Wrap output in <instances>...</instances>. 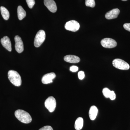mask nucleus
<instances>
[{
    "label": "nucleus",
    "mask_w": 130,
    "mask_h": 130,
    "mask_svg": "<svg viewBox=\"0 0 130 130\" xmlns=\"http://www.w3.org/2000/svg\"><path fill=\"white\" fill-rule=\"evenodd\" d=\"M15 115L17 119L22 123L28 124L32 121V118L30 115L24 110H16L15 112Z\"/></svg>",
    "instance_id": "1"
},
{
    "label": "nucleus",
    "mask_w": 130,
    "mask_h": 130,
    "mask_svg": "<svg viewBox=\"0 0 130 130\" xmlns=\"http://www.w3.org/2000/svg\"><path fill=\"white\" fill-rule=\"evenodd\" d=\"M8 76L10 82L15 86H19L21 85V76L16 71L13 70L9 71L8 73Z\"/></svg>",
    "instance_id": "2"
},
{
    "label": "nucleus",
    "mask_w": 130,
    "mask_h": 130,
    "mask_svg": "<svg viewBox=\"0 0 130 130\" xmlns=\"http://www.w3.org/2000/svg\"><path fill=\"white\" fill-rule=\"evenodd\" d=\"M46 38V33L43 30H40L36 35L34 40V46L36 47H38L43 43Z\"/></svg>",
    "instance_id": "3"
},
{
    "label": "nucleus",
    "mask_w": 130,
    "mask_h": 130,
    "mask_svg": "<svg viewBox=\"0 0 130 130\" xmlns=\"http://www.w3.org/2000/svg\"><path fill=\"white\" fill-rule=\"evenodd\" d=\"M112 64L115 67L119 70H126L130 68L129 65L121 59H116L114 60Z\"/></svg>",
    "instance_id": "4"
},
{
    "label": "nucleus",
    "mask_w": 130,
    "mask_h": 130,
    "mask_svg": "<svg viewBox=\"0 0 130 130\" xmlns=\"http://www.w3.org/2000/svg\"><path fill=\"white\" fill-rule=\"evenodd\" d=\"M65 28L67 30L76 32L79 29L80 25L77 21L75 20H71L66 23Z\"/></svg>",
    "instance_id": "5"
},
{
    "label": "nucleus",
    "mask_w": 130,
    "mask_h": 130,
    "mask_svg": "<svg viewBox=\"0 0 130 130\" xmlns=\"http://www.w3.org/2000/svg\"><path fill=\"white\" fill-rule=\"evenodd\" d=\"M45 106L50 112H53L56 107L55 98L53 96H50L47 98L45 102Z\"/></svg>",
    "instance_id": "6"
},
{
    "label": "nucleus",
    "mask_w": 130,
    "mask_h": 130,
    "mask_svg": "<svg viewBox=\"0 0 130 130\" xmlns=\"http://www.w3.org/2000/svg\"><path fill=\"white\" fill-rule=\"evenodd\" d=\"M101 44L103 47L107 48H112L117 46V42L113 39L111 38H105L101 42Z\"/></svg>",
    "instance_id": "7"
},
{
    "label": "nucleus",
    "mask_w": 130,
    "mask_h": 130,
    "mask_svg": "<svg viewBox=\"0 0 130 130\" xmlns=\"http://www.w3.org/2000/svg\"><path fill=\"white\" fill-rule=\"evenodd\" d=\"M15 49L16 51L19 53H22L24 51V44L21 38L18 36H16L14 37Z\"/></svg>",
    "instance_id": "8"
},
{
    "label": "nucleus",
    "mask_w": 130,
    "mask_h": 130,
    "mask_svg": "<svg viewBox=\"0 0 130 130\" xmlns=\"http://www.w3.org/2000/svg\"><path fill=\"white\" fill-rule=\"evenodd\" d=\"M44 5L51 12H56L57 8L56 3L54 0H44Z\"/></svg>",
    "instance_id": "9"
},
{
    "label": "nucleus",
    "mask_w": 130,
    "mask_h": 130,
    "mask_svg": "<svg viewBox=\"0 0 130 130\" xmlns=\"http://www.w3.org/2000/svg\"><path fill=\"white\" fill-rule=\"evenodd\" d=\"M1 43L3 46L8 51H12L11 43L10 39L8 37L5 36L2 38L1 40Z\"/></svg>",
    "instance_id": "10"
},
{
    "label": "nucleus",
    "mask_w": 130,
    "mask_h": 130,
    "mask_svg": "<svg viewBox=\"0 0 130 130\" xmlns=\"http://www.w3.org/2000/svg\"><path fill=\"white\" fill-rule=\"evenodd\" d=\"M56 77V74L54 72H51L45 74L42 79V82L44 84H48L53 82V80Z\"/></svg>",
    "instance_id": "11"
},
{
    "label": "nucleus",
    "mask_w": 130,
    "mask_h": 130,
    "mask_svg": "<svg viewBox=\"0 0 130 130\" xmlns=\"http://www.w3.org/2000/svg\"><path fill=\"white\" fill-rule=\"evenodd\" d=\"M119 9L115 8L107 12L105 14V17L107 19H112L116 18L120 13Z\"/></svg>",
    "instance_id": "12"
},
{
    "label": "nucleus",
    "mask_w": 130,
    "mask_h": 130,
    "mask_svg": "<svg viewBox=\"0 0 130 130\" xmlns=\"http://www.w3.org/2000/svg\"><path fill=\"white\" fill-rule=\"evenodd\" d=\"M64 60L65 61L71 63H77L80 61V59L78 56L74 55H67L65 56Z\"/></svg>",
    "instance_id": "13"
},
{
    "label": "nucleus",
    "mask_w": 130,
    "mask_h": 130,
    "mask_svg": "<svg viewBox=\"0 0 130 130\" xmlns=\"http://www.w3.org/2000/svg\"><path fill=\"white\" fill-rule=\"evenodd\" d=\"M98 110L97 107L95 106L91 107L89 111V116L90 118L92 120L95 119L98 113Z\"/></svg>",
    "instance_id": "14"
},
{
    "label": "nucleus",
    "mask_w": 130,
    "mask_h": 130,
    "mask_svg": "<svg viewBox=\"0 0 130 130\" xmlns=\"http://www.w3.org/2000/svg\"><path fill=\"white\" fill-rule=\"evenodd\" d=\"M17 13L19 19V20H22L26 16V12L21 6H19L17 9Z\"/></svg>",
    "instance_id": "15"
},
{
    "label": "nucleus",
    "mask_w": 130,
    "mask_h": 130,
    "mask_svg": "<svg viewBox=\"0 0 130 130\" xmlns=\"http://www.w3.org/2000/svg\"><path fill=\"white\" fill-rule=\"evenodd\" d=\"M84 120L83 118L79 117L75 121L74 127L76 130H81L83 126Z\"/></svg>",
    "instance_id": "16"
},
{
    "label": "nucleus",
    "mask_w": 130,
    "mask_h": 130,
    "mask_svg": "<svg viewBox=\"0 0 130 130\" xmlns=\"http://www.w3.org/2000/svg\"><path fill=\"white\" fill-rule=\"evenodd\" d=\"M0 11L3 19L5 20H8L9 18V13L7 9L4 7L1 6L0 7Z\"/></svg>",
    "instance_id": "17"
},
{
    "label": "nucleus",
    "mask_w": 130,
    "mask_h": 130,
    "mask_svg": "<svg viewBox=\"0 0 130 130\" xmlns=\"http://www.w3.org/2000/svg\"><path fill=\"white\" fill-rule=\"evenodd\" d=\"M85 5L86 6L93 8L95 6V0H85Z\"/></svg>",
    "instance_id": "18"
},
{
    "label": "nucleus",
    "mask_w": 130,
    "mask_h": 130,
    "mask_svg": "<svg viewBox=\"0 0 130 130\" xmlns=\"http://www.w3.org/2000/svg\"><path fill=\"white\" fill-rule=\"evenodd\" d=\"M111 91L108 88H105L103 89L102 93L103 94V95L105 96V97L107 98H109V96H110V94H111Z\"/></svg>",
    "instance_id": "19"
},
{
    "label": "nucleus",
    "mask_w": 130,
    "mask_h": 130,
    "mask_svg": "<svg viewBox=\"0 0 130 130\" xmlns=\"http://www.w3.org/2000/svg\"><path fill=\"white\" fill-rule=\"evenodd\" d=\"M28 7L30 8H32L35 4V0H26Z\"/></svg>",
    "instance_id": "20"
},
{
    "label": "nucleus",
    "mask_w": 130,
    "mask_h": 130,
    "mask_svg": "<svg viewBox=\"0 0 130 130\" xmlns=\"http://www.w3.org/2000/svg\"><path fill=\"white\" fill-rule=\"evenodd\" d=\"M78 78L79 79L82 80L85 77V74L84 72L83 71H80L78 72Z\"/></svg>",
    "instance_id": "21"
},
{
    "label": "nucleus",
    "mask_w": 130,
    "mask_h": 130,
    "mask_svg": "<svg viewBox=\"0 0 130 130\" xmlns=\"http://www.w3.org/2000/svg\"><path fill=\"white\" fill-rule=\"evenodd\" d=\"M78 70V67L77 66H72L70 68V70L72 72H76Z\"/></svg>",
    "instance_id": "22"
},
{
    "label": "nucleus",
    "mask_w": 130,
    "mask_h": 130,
    "mask_svg": "<svg viewBox=\"0 0 130 130\" xmlns=\"http://www.w3.org/2000/svg\"><path fill=\"white\" fill-rule=\"evenodd\" d=\"M116 97V94H115L114 91H111L110 96H109V98L111 100H115Z\"/></svg>",
    "instance_id": "23"
},
{
    "label": "nucleus",
    "mask_w": 130,
    "mask_h": 130,
    "mask_svg": "<svg viewBox=\"0 0 130 130\" xmlns=\"http://www.w3.org/2000/svg\"><path fill=\"white\" fill-rule=\"evenodd\" d=\"M123 27L126 30L130 32V23H125L123 25Z\"/></svg>",
    "instance_id": "24"
},
{
    "label": "nucleus",
    "mask_w": 130,
    "mask_h": 130,
    "mask_svg": "<svg viewBox=\"0 0 130 130\" xmlns=\"http://www.w3.org/2000/svg\"><path fill=\"white\" fill-rule=\"evenodd\" d=\"M39 130H53V129L50 126H46L41 128Z\"/></svg>",
    "instance_id": "25"
},
{
    "label": "nucleus",
    "mask_w": 130,
    "mask_h": 130,
    "mask_svg": "<svg viewBox=\"0 0 130 130\" xmlns=\"http://www.w3.org/2000/svg\"><path fill=\"white\" fill-rule=\"evenodd\" d=\"M122 1H127V0H122Z\"/></svg>",
    "instance_id": "26"
}]
</instances>
